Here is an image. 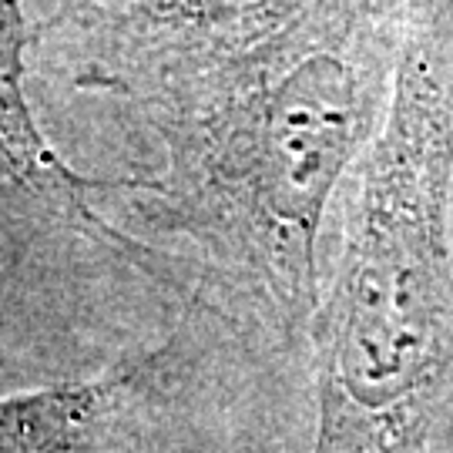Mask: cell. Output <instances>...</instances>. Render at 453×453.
Segmentation results:
<instances>
[{"label":"cell","instance_id":"obj_1","mask_svg":"<svg viewBox=\"0 0 453 453\" xmlns=\"http://www.w3.org/2000/svg\"><path fill=\"white\" fill-rule=\"evenodd\" d=\"M453 0H403L387 118L319 309L312 453H453Z\"/></svg>","mask_w":453,"mask_h":453},{"label":"cell","instance_id":"obj_2","mask_svg":"<svg viewBox=\"0 0 453 453\" xmlns=\"http://www.w3.org/2000/svg\"><path fill=\"white\" fill-rule=\"evenodd\" d=\"M393 0H316L249 58L222 111L215 172L279 323L319 306V232L370 131Z\"/></svg>","mask_w":453,"mask_h":453},{"label":"cell","instance_id":"obj_3","mask_svg":"<svg viewBox=\"0 0 453 453\" xmlns=\"http://www.w3.org/2000/svg\"><path fill=\"white\" fill-rule=\"evenodd\" d=\"M24 0H0V165L50 209L65 211L71 222L121 242V235L101 226L84 202V192L97 188V181L81 179L74 168H67L34 121L24 91Z\"/></svg>","mask_w":453,"mask_h":453},{"label":"cell","instance_id":"obj_4","mask_svg":"<svg viewBox=\"0 0 453 453\" xmlns=\"http://www.w3.org/2000/svg\"><path fill=\"white\" fill-rule=\"evenodd\" d=\"M111 396V383H65L0 400V453H71Z\"/></svg>","mask_w":453,"mask_h":453}]
</instances>
